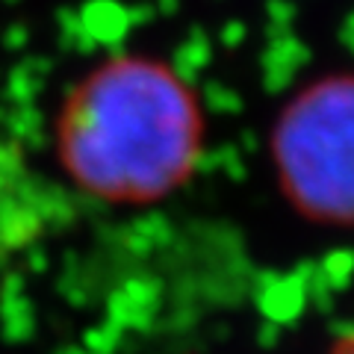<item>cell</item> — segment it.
I'll use <instances>...</instances> for the list:
<instances>
[{"label":"cell","instance_id":"6da1fadb","mask_svg":"<svg viewBox=\"0 0 354 354\" xmlns=\"http://www.w3.org/2000/svg\"><path fill=\"white\" fill-rule=\"evenodd\" d=\"M204 145L192 88L165 62L118 57L92 68L62 101L57 153L77 189L142 204L174 192Z\"/></svg>","mask_w":354,"mask_h":354},{"label":"cell","instance_id":"7a4b0ae2","mask_svg":"<svg viewBox=\"0 0 354 354\" xmlns=\"http://www.w3.org/2000/svg\"><path fill=\"white\" fill-rule=\"evenodd\" d=\"M272 160L292 207L328 225H354V74L316 80L283 106Z\"/></svg>","mask_w":354,"mask_h":354},{"label":"cell","instance_id":"3957f363","mask_svg":"<svg viewBox=\"0 0 354 354\" xmlns=\"http://www.w3.org/2000/svg\"><path fill=\"white\" fill-rule=\"evenodd\" d=\"M337 354H354V337H348L346 342H342V346L337 348Z\"/></svg>","mask_w":354,"mask_h":354}]
</instances>
